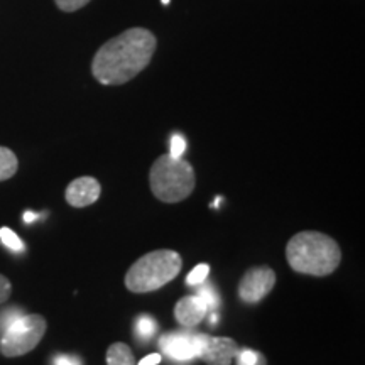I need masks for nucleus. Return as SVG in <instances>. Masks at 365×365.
I'll return each instance as SVG.
<instances>
[{
  "instance_id": "obj_5",
  "label": "nucleus",
  "mask_w": 365,
  "mask_h": 365,
  "mask_svg": "<svg viewBox=\"0 0 365 365\" xmlns=\"http://www.w3.org/2000/svg\"><path fill=\"white\" fill-rule=\"evenodd\" d=\"M46 328L48 323L38 313L14 317L0 340V354L9 359L29 354L43 340Z\"/></svg>"
},
{
  "instance_id": "obj_7",
  "label": "nucleus",
  "mask_w": 365,
  "mask_h": 365,
  "mask_svg": "<svg viewBox=\"0 0 365 365\" xmlns=\"http://www.w3.org/2000/svg\"><path fill=\"white\" fill-rule=\"evenodd\" d=\"M237 352L239 345L234 339L198 333V359L207 365H230Z\"/></svg>"
},
{
  "instance_id": "obj_19",
  "label": "nucleus",
  "mask_w": 365,
  "mask_h": 365,
  "mask_svg": "<svg viewBox=\"0 0 365 365\" xmlns=\"http://www.w3.org/2000/svg\"><path fill=\"white\" fill-rule=\"evenodd\" d=\"M186 150V140L185 137L180 135V134H175L171 137V149H170V154L173 158H182V154H185Z\"/></svg>"
},
{
  "instance_id": "obj_21",
  "label": "nucleus",
  "mask_w": 365,
  "mask_h": 365,
  "mask_svg": "<svg viewBox=\"0 0 365 365\" xmlns=\"http://www.w3.org/2000/svg\"><path fill=\"white\" fill-rule=\"evenodd\" d=\"M54 365H81V360L78 357H71V355H59L54 360Z\"/></svg>"
},
{
  "instance_id": "obj_18",
  "label": "nucleus",
  "mask_w": 365,
  "mask_h": 365,
  "mask_svg": "<svg viewBox=\"0 0 365 365\" xmlns=\"http://www.w3.org/2000/svg\"><path fill=\"white\" fill-rule=\"evenodd\" d=\"M90 0H54L58 9H61L63 12H75L78 9L85 7Z\"/></svg>"
},
{
  "instance_id": "obj_23",
  "label": "nucleus",
  "mask_w": 365,
  "mask_h": 365,
  "mask_svg": "<svg viewBox=\"0 0 365 365\" xmlns=\"http://www.w3.org/2000/svg\"><path fill=\"white\" fill-rule=\"evenodd\" d=\"M217 319H218V317H217V313H215V312H213V313H212V317H210V322H212V325H215V323H217Z\"/></svg>"
},
{
  "instance_id": "obj_17",
  "label": "nucleus",
  "mask_w": 365,
  "mask_h": 365,
  "mask_svg": "<svg viewBox=\"0 0 365 365\" xmlns=\"http://www.w3.org/2000/svg\"><path fill=\"white\" fill-rule=\"evenodd\" d=\"M237 355H239V365H266V359L254 350H239Z\"/></svg>"
},
{
  "instance_id": "obj_12",
  "label": "nucleus",
  "mask_w": 365,
  "mask_h": 365,
  "mask_svg": "<svg viewBox=\"0 0 365 365\" xmlns=\"http://www.w3.org/2000/svg\"><path fill=\"white\" fill-rule=\"evenodd\" d=\"M19 170V159L9 148L0 145V181L11 180Z\"/></svg>"
},
{
  "instance_id": "obj_16",
  "label": "nucleus",
  "mask_w": 365,
  "mask_h": 365,
  "mask_svg": "<svg viewBox=\"0 0 365 365\" xmlns=\"http://www.w3.org/2000/svg\"><path fill=\"white\" fill-rule=\"evenodd\" d=\"M196 296H200V298L203 299V303L208 307V312H213V309L218 308V304H220V298H218L217 291L213 289L212 286H202L198 289V294Z\"/></svg>"
},
{
  "instance_id": "obj_13",
  "label": "nucleus",
  "mask_w": 365,
  "mask_h": 365,
  "mask_svg": "<svg viewBox=\"0 0 365 365\" xmlns=\"http://www.w3.org/2000/svg\"><path fill=\"white\" fill-rule=\"evenodd\" d=\"M158 331V322L150 314H140L135 319V333L139 339L150 340Z\"/></svg>"
},
{
  "instance_id": "obj_9",
  "label": "nucleus",
  "mask_w": 365,
  "mask_h": 365,
  "mask_svg": "<svg viewBox=\"0 0 365 365\" xmlns=\"http://www.w3.org/2000/svg\"><path fill=\"white\" fill-rule=\"evenodd\" d=\"M102 193V186H100L98 180L91 176H81L73 180L68 185L65 198L68 205L75 208H85L88 205H93L100 198Z\"/></svg>"
},
{
  "instance_id": "obj_3",
  "label": "nucleus",
  "mask_w": 365,
  "mask_h": 365,
  "mask_svg": "<svg viewBox=\"0 0 365 365\" xmlns=\"http://www.w3.org/2000/svg\"><path fill=\"white\" fill-rule=\"evenodd\" d=\"M181 267L182 259L176 250H153L132 264L125 274V287L137 294L158 291L175 279Z\"/></svg>"
},
{
  "instance_id": "obj_11",
  "label": "nucleus",
  "mask_w": 365,
  "mask_h": 365,
  "mask_svg": "<svg viewBox=\"0 0 365 365\" xmlns=\"http://www.w3.org/2000/svg\"><path fill=\"white\" fill-rule=\"evenodd\" d=\"M107 365H135L134 352L122 341L112 344L107 350Z\"/></svg>"
},
{
  "instance_id": "obj_22",
  "label": "nucleus",
  "mask_w": 365,
  "mask_h": 365,
  "mask_svg": "<svg viewBox=\"0 0 365 365\" xmlns=\"http://www.w3.org/2000/svg\"><path fill=\"white\" fill-rule=\"evenodd\" d=\"M161 362V355L159 354H149L148 357H144L137 365H158Z\"/></svg>"
},
{
  "instance_id": "obj_1",
  "label": "nucleus",
  "mask_w": 365,
  "mask_h": 365,
  "mask_svg": "<svg viewBox=\"0 0 365 365\" xmlns=\"http://www.w3.org/2000/svg\"><path fill=\"white\" fill-rule=\"evenodd\" d=\"M156 48V36L150 31L132 27L98 49L91 61V73L102 85H124L148 68Z\"/></svg>"
},
{
  "instance_id": "obj_6",
  "label": "nucleus",
  "mask_w": 365,
  "mask_h": 365,
  "mask_svg": "<svg viewBox=\"0 0 365 365\" xmlns=\"http://www.w3.org/2000/svg\"><path fill=\"white\" fill-rule=\"evenodd\" d=\"M276 286V272L269 266L249 269L239 282V296L244 303H259Z\"/></svg>"
},
{
  "instance_id": "obj_20",
  "label": "nucleus",
  "mask_w": 365,
  "mask_h": 365,
  "mask_svg": "<svg viewBox=\"0 0 365 365\" xmlns=\"http://www.w3.org/2000/svg\"><path fill=\"white\" fill-rule=\"evenodd\" d=\"M11 293H12L11 281H9L4 274H0V304L6 303V301L11 298Z\"/></svg>"
},
{
  "instance_id": "obj_10",
  "label": "nucleus",
  "mask_w": 365,
  "mask_h": 365,
  "mask_svg": "<svg viewBox=\"0 0 365 365\" xmlns=\"http://www.w3.org/2000/svg\"><path fill=\"white\" fill-rule=\"evenodd\" d=\"M208 314V307L200 296H185L176 303L175 318L181 327L193 328L203 322Z\"/></svg>"
},
{
  "instance_id": "obj_15",
  "label": "nucleus",
  "mask_w": 365,
  "mask_h": 365,
  "mask_svg": "<svg viewBox=\"0 0 365 365\" xmlns=\"http://www.w3.org/2000/svg\"><path fill=\"white\" fill-rule=\"evenodd\" d=\"M210 274V266L208 264H200V266H196L195 269H191V272L188 274V277H186V284L188 286H200L203 284L205 281H207Z\"/></svg>"
},
{
  "instance_id": "obj_8",
  "label": "nucleus",
  "mask_w": 365,
  "mask_h": 365,
  "mask_svg": "<svg viewBox=\"0 0 365 365\" xmlns=\"http://www.w3.org/2000/svg\"><path fill=\"white\" fill-rule=\"evenodd\" d=\"M159 346L168 357L178 362L198 359V333L173 331L159 339Z\"/></svg>"
},
{
  "instance_id": "obj_14",
  "label": "nucleus",
  "mask_w": 365,
  "mask_h": 365,
  "mask_svg": "<svg viewBox=\"0 0 365 365\" xmlns=\"http://www.w3.org/2000/svg\"><path fill=\"white\" fill-rule=\"evenodd\" d=\"M0 240H2V244L6 247L14 250V252H22L24 250V242L17 237V234H14V230H11V228H0Z\"/></svg>"
},
{
  "instance_id": "obj_24",
  "label": "nucleus",
  "mask_w": 365,
  "mask_h": 365,
  "mask_svg": "<svg viewBox=\"0 0 365 365\" xmlns=\"http://www.w3.org/2000/svg\"><path fill=\"white\" fill-rule=\"evenodd\" d=\"M168 2H170V0H163V4H168Z\"/></svg>"
},
{
  "instance_id": "obj_4",
  "label": "nucleus",
  "mask_w": 365,
  "mask_h": 365,
  "mask_svg": "<svg viewBox=\"0 0 365 365\" xmlns=\"http://www.w3.org/2000/svg\"><path fill=\"white\" fill-rule=\"evenodd\" d=\"M150 191L164 203H178L193 193L196 176L193 166L182 158L163 154L150 166Z\"/></svg>"
},
{
  "instance_id": "obj_2",
  "label": "nucleus",
  "mask_w": 365,
  "mask_h": 365,
  "mask_svg": "<svg viewBox=\"0 0 365 365\" xmlns=\"http://www.w3.org/2000/svg\"><path fill=\"white\" fill-rule=\"evenodd\" d=\"M286 259L293 271L323 277L340 266L341 250L330 235L308 230L291 237L286 245Z\"/></svg>"
}]
</instances>
